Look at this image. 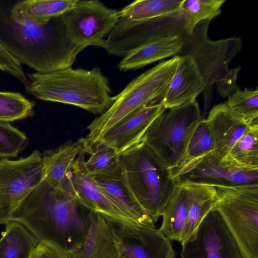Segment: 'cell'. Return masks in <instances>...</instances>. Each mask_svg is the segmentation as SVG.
<instances>
[{
    "label": "cell",
    "mask_w": 258,
    "mask_h": 258,
    "mask_svg": "<svg viewBox=\"0 0 258 258\" xmlns=\"http://www.w3.org/2000/svg\"><path fill=\"white\" fill-rule=\"evenodd\" d=\"M78 0H25L11 5L9 11L15 20L42 23L60 16L74 9Z\"/></svg>",
    "instance_id": "obj_24"
},
{
    "label": "cell",
    "mask_w": 258,
    "mask_h": 258,
    "mask_svg": "<svg viewBox=\"0 0 258 258\" xmlns=\"http://www.w3.org/2000/svg\"><path fill=\"white\" fill-rule=\"evenodd\" d=\"M0 70L13 76L25 85L28 79L18 60L0 43Z\"/></svg>",
    "instance_id": "obj_35"
},
{
    "label": "cell",
    "mask_w": 258,
    "mask_h": 258,
    "mask_svg": "<svg viewBox=\"0 0 258 258\" xmlns=\"http://www.w3.org/2000/svg\"><path fill=\"white\" fill-rule=\"evenodd\" d=\"M121 258H175L170 240L160 229L112 222Z\"/></svg>",
    "instance_id": "obj_14"
},
{
    "label": "cell",
    "mask_w": 258,
    "mask_h": 258,
    "mask_svg": "<svg viewBox=\"0 0 258 258\" xmlns=\"http://www.w3.org/2000/svg\"><path fill=\"white\" fill-rule=\"evenodd\" d=\"M91 148L85 137L44 151L42 154L41 182L46 183L53 190L66 191L67 176L74 162L81 154L89 153Z\"/></svg>",
    "instance_id": "obj_20"
},
{
    "label": "cell",
    "mask_w": 258,
    "mask_h": 258,
    "mask_svg": "<svg viewBox=\"0 0 258 258\" xmlns=\"http://www.w3.org/2000/svg\"><path fill=\"white\" fill-rule=\"evenodd\" d=\"M91 146L89 159L83 162L84 167L90 175L93 176L107 170L119 160V156L107 145L97 142Z\"/></svg>",
    "instance_id": "obj_34"
},
{
    "label": "cell",
    "mask_w": 258,
    "mask_h": 258,
    "mask_svg": "<svg viewBox=\"0 0 258 258\" xmlns=\"http://www.w3.org/2000/svg\"><path fill=\"white\" fill-rule=\"evenodd\" d=\"M119 160L135 198L156 222L177 185L170 169L142 142L121 154Z\"/></svg>",
    "instance_id": "obj_5"
},
{
    "label": "cell",
    "mask_w": 258,
    "mask_h": 258,
    "mask_svg": "<svg viewBox=\"0 0 258 258\" xmlns=\"http://www.w3.org/2000/svg\"><path fill=\"white\" fill-rule=\"evenodd\" d=\"M28 77L27 92L40 100L76 106L96 114H102L113 102L108 79L98 68L70 67Z\"/></svg>",
    "instance_id": "obj_3"
},
{
    "label": "cell",
    "mask_w": 258,
    "mask_h": 258,
    "mask_svg": "<svg viewBox=\"0 0 258 258\" xmlns=\"http://www.w3.org/2000/svg\"><path fill=\"white\" fill-rule=\"evenodd\" d=\"M184 32L181 8L172 14L144 21L119 18L105 39L104 49L111 55L125 56L144 44Z\"/></svg>",
    "instance_id": "obj_9"
},
{
    "label": "cell",
    "mask_w": 258,
    "mask_h": 258,
    "mask_svg": "<svg viewBox=\"0 0 258 258\" xmlns=\"http://www.w3.org/2000/svg\"><path fill=\"white\" fill-rule=\"evenodd\" d=\"M85 154L77 158L68 173L66 191L73 195L87 210L98 213L111 222L126 225L138 224L121 212L99 188L93 176L87 174L83 165Z\"/></svg>",
    "instance_id": "obj_13"
},
{
    "label": "cell",
    "mask_w": 258,
    "mask_h": 258,
    "mask_svg": "<svg viewBox=\"0 0 258 258\" xmlns=\"http://www.w3.org/2000/svg\"><path fill=\"white\" fill-rule=\"evenodd\" d=\"M68 256L70 258H121L112 222L90 211L86 234Z\"/></svg>",
    "instance_id": "obj_18"
},
{
    "label": "cell",
    "mask_w": 258,
    "mask_h": 258,
    "mask_svg": "<svg viewBox=\"0 0 258 258\" xmlns=\"http://www.w3.org/2000/svg\"><path fill=\"white\" fill-rule=\"evenodd\" d=\"M211 21L204 20L198 24L191 35L182 34L183 45L178 55L190 56L195 62L205 83L202 92L204 107L202 118L211 103L213 87L216 85L219 94L228 97L237 88V79L240 67L230 68L234 58L240 52L242 40L240 37H230L211 40L208 29Z\"/></svg>",
    "instance_id": "obj_4"
},
{
    "label": "cell",
    "mask_w": 258,
    "mask_h": 258,
    "mask_svg": "<svg viewBox=\"0 0 258 258\" xmlns=\"http://www.w3.org/2000/svg\"><path fill=\"white\" fill-rule=\"evenodd\" d=\"M179 56L176 71L159 102L165 109L196 101L205 88L204 79L193 59L186 55Z\"/></svg>",
    "instance_id": "obj_19"
},
{
    "label": "cell",
    "mask_w": 258,
    "mask_h": 258,
    "mask_svg": "<svg viewBox=\"0 0 258 258\" xmlns=\"http://www.w3.org/2000/svg\"><path fill=\"white\" fill-rule=\"evenodd\" d=\"M182 34L163 38L138 47L124 56L118 64L119 70H137L157 61L178 55L183 45Z\"/></svg>",
    "instance_id": "obj_22"
},
{
    "label": "cell",
    "mask_w": 258,
    "mask_h": 258,
    "mask_svg": "<svg viewBox=\"0 0 258 258\" xmlns=\"http://www.w3.org/2000/svg\"><path fill=\"white\" fill-rule=\"evenodd\" d=\"M226 0H183L181 10L184 31L191 35L196 25L201 21L215 18L222 13Z\"/></svg>",
    "instance_id": "obj_30"
},
{
    "label": "cell",
    "mask_w": 258,
    "mask_h": 258,
    "mask_svg": "<svg viewBox=\"0 0 258 258\" xmlns=\"http://www.w3.org/2000/svg\"><path fill=\"white\" fill-rule=\"evenodd\" d=\"M206 119L214 141L213 153L221 158L227 155L235 143L254 124L234 116L224 103L213 106Z\"/></svg>",
    "instance_id": "obj_21"
},
{
    "label": "cell",
    "mask_w": 258,
    "mask_h": 258,
    "mask_svg": "<svg viewBox=\"0 0 258 258\" xmlns=\"http://www.w3.org/2000/svg\"><path fill=\"white\" fill-rule=\"evenodd\" d=\"M219 187L258 185V170L241 168L213 153L206 156L176 180Z\"/></svg>",
    "instance_id": "obj_15"
},
{
    "label": "cell",
    "mask_w": 258,
    "mask_h": 258,
    "mask_svg": "<svg viewBox=\"0 0 258 258\" xmlns=\"http://www.w3.org/2000/svg\"><path fill=\"white\" fill-rule=\"evenodd\" d=\"M42 154L34 150L16 160H0V225L12 221L24 200L41 182Z\"/></svg>",
    "instance_id": "obj_10"
},
{
    "label": "cell",
    "mask_w": 258,
    "mask_h": 258,
    "mask_svg": "<svg viewBox=\"0 0 258 258\" xmlns=\"http://www.w3.org/2000/svg\"><path fill=\"white\" fill-rule=\"evenodd\" d=\"M166 110L160 103L144 106L109 130L96 142L107 145L120 156L142 142L149 126Z\"/></svg>",
    "instance_id": "obj_17"
},
{
    "label": "cell",
    "mask_w": 258,
    "mask_h": 258,
    "mask_svg": "<svg viewBox=\"0 0 258 258\" xmlns=\"http://www.w3.org/2000/svg\"><path fill=\"white\" fill-rule=\"evenodd\" d=\"M224 157L241 168L258 170V123L250 126Z\"/></svg>",
    "instance_id": "obj_29"
},
{
    "label": "cell",
    "mask_w": 258,
    "mask_h": 258,
    "mask_svg": "<svg viewBox=\"0 0 258 258\" xmlns=\"http://www.w3.org/2000/svg\"><path fill=\"white\" fill-rule=\"evenodd\" d=\"M92 176L99 188L121 212L140 225L155 227L133 194L120 160L107 170Z\"/></svg>",
    "instance_id": "obj_16"
},
{
    "label": "cell",
    "mask_w": 258,
    "mask_h": 258,
    "mask_svg": "<svg viewBox=\"0 0 258 258\" xmlns=\"http://www.w3.org/2000/svg\"><path fill=\"white\" fill-rule=\"evenodd\" d=\"M31 258H68L62 251L49 245L39 242Z\"/></svg>",
    "instance_id": "obj_36"
},
{
    "label": "cell",
    "mask_w": 258,
    "mask_h": 258,
    "mask_svg": "<svg viewBox=\"0 0 258 258\" xmlns=\"http://www.w3.org/2000/svg\"><path fill=\"white\" fill-rule=\"evenodd\" d=\"M35 103L19 93L0 92V121L11 122L32 117Z\"/></svg>",
    "instance_id": "obj_32"
},
{
    "label": "cell",
    "mask_w": 258,
    "mask_h": 258,
    "mask_svg": "<svg viewBox=\"0 0 258 258\" xmlns=\"http://www.w3.org/2000/svg\"><path fill=\"white\" fill-rule=\"evenodd\" d=\"M181 258H245L219 212L212 209L181 242Z\"/></svg>",
    "instance_id": "obj_12"
},
{
    "label": "cell",
    "mask_w": 258,
    "mask_h": 258,
    "mask_svg": "<svg viewBox=\"0 0 258 258\" xmlns=\"http://www.w3.org/2000/svg\"><path fill=\"white\" fill-rule=\"evenodd\" d=\"M236 117L250 124L258 122V89L237 88L224 103Z\"/></svg>",
    "instance_id": "obj_31"
},
{
    "label": "cell",
    "mask_w": 258,
    "mask_h": 258,
    "mask_svg": "<svg viewBox=\"0 0 258 258\" xmlns=\"http://www.w3.org/2000/svg\"><path fill=\"white\" fill-rule=\"evenodd\" d=\"M183 0H138L119 11V18L140 21L163 17L180 10Z\"/></svg>",
    "instance_id": "obj_28"
},
{
    "label": "cell",
    "mask_w": 258,
    "mask_h": 258,
    "mask_svg": "<svg viewBox=\"0 0 258 258\" xmlns=\"http://www.w3.org/2000/svg\"><path fill=\"white\" fill-rule=\"evenodd\" d=\"M217 210L245 258H258V185L216 188Z\"/></svg>",
    "instance_id": "obj_8"
},
{
    "label": "cell",
    "mask_w": 258,
    "mask_h": 258,
    "mask_svg": "<svg viewBox=\"0 0 258 258\" xmlns=\"http://www.w3.org/2000/svg\"><path fill=\"white\" fill-rule=\"evenodd\" d=\"M202 119L196 100L166 109L149 126L142 142L172 171L183 156L192 134Z\"/></svg>",
    "instance_id": "obj_7"
},
{
    "label": "cell",
    "mask_w": 258,
    "mask_h": 258,
    "mask_svg": "<svg viewBox=\"0 0 258 258\" xmlns=\"http://www.w3.org/2000/svg\"><path fill=\"white\" fill-rule=\"evenodd\" d=\"M119 19V11L98 1L78 0L75 7L64 14L65 32L74 44L105 47V36Z\"/></svg>",
    "instance_id": "obj_11"
},
{
    "label": "cell",
    "mask_w": 258,
    "mask_h": 258,
    "mask_svg": "<svg viewBox=\"0 0 258 258\" xmlns=\"http://www.w3.org/2000/svg\"><path fill=\"white\" fill-rule=\"evenodd\" d=\"M68 258H70L69 256H68Z\"/></svg>",
    "instance_id": "obj_37"
},
{
    "label": "cell",
    "mask_w": 258,
    "mask_h": 258,
    "mask_svg": "<svg viewBox=\"0 0 258 258\" xmlns=\"http://www.w3.org/2000/svg\"><path fill=\"white\" fill-rule=\"evenodd\" d=\"M0 43L20 63L40 73L71 67L84 48L67 37L64 14L42 23L14 20L0 1Z\"/></svg>",
    "instance_id": "obj_1"
},
{
    "label": "cell",
    "mask_w": 258,
    "mask_h": 258,
    "mask_svg": "<svg viewBox=\"0 0 258 258\" xmlns=\"http://www.w3.org/2000/svg\"><path fill=\"white\" fill-rule=\"evenodd\" d=\"M182 183L187 193L188 207L187 219L182 234V242L195 231L206 215L214 207L216 188L207 184L189 181Z\"/></svg>",
    "instance_id": "obj_23"
},
{
    "label": "cell",
    "mask_w": 258,
    "mask_h": 258,
    "mask_svg": "<svg viewBox=\"0 0 258 258\" xmlns=\"http://www.w3.org/2000/svg\"><path fill=\"white\" fill-rule=\"evenodd\" d=\"M214 150L209 124L206 118H202L192 134L183 156L172 170V177L176 180Z\"/></svg>",
    "instance_id": "obj_25"
},
{
    "label": "cell",
    "mask_w": 258,
    "mask_h": 258,
    "mask_svg": "<svg viewBox=\"0 0 258 258\" xmlns=\"http://www.w3.org/2000/svg\"><path fill=\"white\" fill-rule=\"evenodd\" d=\"M29 144L24 133L0 121V160L17 157Z\"/></svg>",
    "instance_id": "obj_33"
},
{
    "label": "cell",
    "mask_w": 258,
    "mask_h": 258,
    "mask_svg": "<svg viewBox=\"0 0 258 258\" xmlns=\"http://www.w3.org/2000/svg\"><path fill=\"white\" fill-rule=\"evenodd\" d=\"M85 209L72 194L41 182L17 209L12 221L24 226L39 242L68 255L86 234L90 211Z\"/></svg>",
    "instance_id": "obj_2"
},
{
    "label": "cell",
    "mask_w": 258,
    "mask_h": 258,
    "mask_svg": "<svg viewBox=\"0 0 258 258\" xmlns=\"http://www.w3.org/2000/svg\"><path fill=\"white\" fill-rule=\"evenodd\" d=\"M179 55L162 61L132 80L113 102L88 126L86 138L92 145L123 119L146 105L159 103L176 71Z\"/></svg>",
    "instance_id": "obj_6"
},
{
    "label": "cell",
    "mask_w": 258,
    "mask_h": 258,
    "mask_svg": "<svg viewBox=\"0 0 258 258\" xmlns=\"http://www.w3.org/2000/svg\"><path fill=\"white\" fill-rule=\"evenodd\" d=\"M38 243L24 226L11 221L6 224L0 238V258H31Z\"/></svg>",
    "instance_id": "obj_27"
},
{
    "label": "cell",
    "mask_w": 258,
    "mask_h": 258,
    "mask_svg": "<svg viewBox=\"0 0 258 258\" xmlns=\"http://www.w3.org/2000/svg\"><path fill=\"white\" fill-rule=\"evenodd\" d=\"M188 198L184 185L177 182L175 190L161 216L160 230L170 240L180 242L187 219Z\"/></svg>",
    "instance_id": "obj_26"
}]
</instances>
